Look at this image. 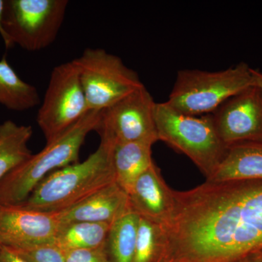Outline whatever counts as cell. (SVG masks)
<instances>
[{"mask_svg":"<svg viewBox=\"0 0 262 262\" xmlns=\"http://www.w3.org/2000/svg\"><path fill=\"white\" fill-rule=\"evenodd\" d=\"M173 196L161 226L165 258L238 262L262 251V180L206 181Z\"/></svg>","mask_w":262,"mask_h":262,"instance_id":"cell-1","label":"cell"},{"mask_svg":"<svg viewBox=\"0 0 262 262\" xmlns=\"http://www.w3.org/2000/svg\"><path fill=\"white\" fill-rule=\"evenodd\" d=\"M111 144L101 141L95 152L82 163L48 174L19 205L34 211L59 213L115 182Z\"/></svg>","mask_w":262,"mask_h":262,"instance_id":"cell-2","label":"cell"},{"mask_svg":"<svg viewBox=\"0 0 262 262\" xmlns=\"http://www.w3.org/2000/svg\"><path fill=\"white\" fill-rule=\"evenodd\" d=\"M100 112H88L75 125L47 143L42 151L32 155L5 176L0 181V205L22 204L48 174L78 163L79 153L86 137L97 129Z\"/></svg>","mask_w":262,"mask_h":262,"instance_id":"cell-3","label":"cell"},{"mask_svg":"<svg viewBox=\"0 0 262 262\" xmlns=\"http://www.w3.org/2000/svg\"><path fill=\"white\" fill-rule=\"evenodd\" d=\"M155 120L159 141L187 156L209 180L228 148L217 134L211 114L184 115L165 101L155 104Z\"/></svg>","mask_w":262,"mask_h":262,"instance_id":"cell-4","label":"cell"},{"mask_svg":"<svg viewBox=\"0 0 262 262\" xmlns=\"http://www.w3.org/2000/svg\"><path fill=\"white\" fill-rule=\"evenodd\" d=\"M251 69L247 63L241 62L217 72L179 71L165 102L184 115L211 114L231 96L255 84Z\"/></svg>","mask_w":262,"mask_h":262,"instance_id":"cell-5","label":"cell"},{"mask_svg":"<svg viewBox=\"0 0 262 262\" xmlns=\"http://www.w3.org/2000/svg\"><path fill=\"white\" fill-rule=\"evenodd\" d=\"M72 61L78 70L89 111H101L144 85L120 57L101 48H86Z\"/></svg>","mask_w":262,"mask_h":262,"instance_id":"cell-6","label":"cell"},{"mask_svg":"<svg viewBox=\"0 0 262 262\" xmlns=\"http://www.w3.org/2000/svg\"><path fill=\"white\" fill-rule=\"evenodd\" d=\"M67 0H5L3 28L14 47L42 51L56 40L64 20Z\"/></svg>","mask_w":262,"mask_h":262,"instance_id":"cell-7","label":"cell"},{"mask_svg":"<svg viewBox=\"0 0 262 262\" xmlns=\"http://www.w3.org/2000/svg\"><path fill=\"white\" fill-rule=\"evenodd\" d=\"M89 112L79 75L73 61L57 66L49 83L37 122L47 143L54 140Z\"/></svg>","mask_w":262,"mask_h":262,"instance_id":"cell-8","label":"cell"},{"mask_svg":"<svg viewBox=\"0 0 262 262\" xmlns=\"http://www.w3.org/2000/svg\"><path fill=\"white\" fill-rule=\"evenodd\" d=\"M156 102L145 85L100 112L97 129L101 141L110 144L158 139L155 120Z\"/></svg>","mask_w":262,"mask_h":262,"instance_id":"cell-9","label":"cell"},{"mask_svg":"<svg viewBox=\"0 0 262 262\" xmlns=\"http://www.w3.org/2000/svg\"><path fill=\"white\" fill-rule=\"evenodd\" d=\"M211 115L217 134L227 147L262 142V89L256 84L231 96Z\"/></svg>","mask_w":262,"mask_h":262,"instance_id":"cell-10","label":"cell"},{"mask_svg":"<svg viewBox=\"0 0 262 262\" xmlns=\"http://www.w3.org/2000/svg\"><path fill=\"white\" fill-rule=\"evenodd\" d=\"M58 213L0 205V244L13 250L55 244L60 228Z\"/></svg>","mask_w":262,"mask_h":262,"instance_id":"cell-11","label":"cell"},{"mask_svg":"<svg viewBox=\"0 0 262 262\" xmlns=\"http://www.w3.org/2000/svg\"><path fill=\"white\" fill-rule=\"evenodd\" d=\"M128 196L133 212L158 225H165L173 212V190L155 163L137 179Z\"/></svg>","mask_w":262,"mask_h":262,"instance_id":"cell-12","label":"cell"},{"mask_svg":"<svg viewBox=\"0 0 262 262\" xmlns=\"http://www.w3.org/2000/svg\"><path fill=\"white\" fill-rule=\"evenodd\" d=\"M131 211L128 194L114 182L58 215L61 226L80 222L113 225Z\"/></svg>","mask_w":262,"mask_h":262,"instance_id":"cell-13","label":"cell"},{"mask_svg":"<svg viewBox=\"0 0 262 262\" xmlns=\"http://www.w3.org/2000/svg\"><path fill=\"white\" fill-rule=\"evenodd\" d=\"M262 180V142L228 146L227 154L210 182Z\"/></svg>","mask_w":262,"mask_h":262,"instance_id":"cell-14","label":"cell"},{"mask_svg":"<svg viewBox=\"0 0 262 262\" xmlns=\"http://www.w3.org/2000/svg\"><path fill=\"white\" fill-rule=\"evenodd\" d=\"M111 146L115 182L128 194L137 179L154 163L151 158L153 144L128 142Z\"/></svg>","mask_w":262,"mask_h":262,"instance_id":"cell-15","label":"cell"},{"mask_svg":"<svg viewBox=\"0 0 262 262\" xmlns=\"http://www.w3.org/2000/svg\"><path fill=\"white\" fill-rule=\"evenodd\" d=\"M33 130L8 120L0 124V181L32 155L28 144Z\"/></svg>","mask_w":262,"mask_h":262,"instance_id":"cell-16","label":"cell"},{"mask_svg":"<svg viewBox=\"0 0 262 262\" xmlns=\"http://www.w3.org/2000/svg\"><path fill=\"white\" fill-rule=\"evenodd\" d=\"M39 103L37 89L19 77L4 55L0 59V105L13 111L22 112Z\"/></svg>","mask_w":262,"mask_h":262,"instance_id":"cell-17","label":"cell"},{"mask_svg":"<svg viewBox=\"0 0 262 262\" xmlns=\"http://www.w3.org/2000/svg\"><path fill=\"white\" fill-rule=\"evenodd\" d=\"M112 225L80 222L60 226L55 244L63 252L104 246Z\"/></svg>","mask_w":262,"mask_h":262,"instance_id":"cell-18","label":"cell"},{"mask_svg":"<svg viewBox=\"0 0 262 262\" xmlns=\"http://www.w3.org/2000/svg\"><path fill=\"white\" fill-rule=\"evenodd\" d=\"M139 219L131 211L111 225L104 245L108 262H134Z\"/></svg>","mask_w":262,"mask_h":262,"instance_id":"cell-19","label":"cell"},{"mask_svg":"<svg viewBox=\"0 0 262 262\" xmlns=\"http://www.w3.org/2000/svg\"><path fill=\"white\" fill-rule=\"evenodd\" d=\"M163 251L161 226L140 216L134 262H160Z\"/></svg>","mask_w":262,"mask_h":262,"instance_id":"cell-20","label":"cell"},{"mask_svg":"<svg viewBox=\"0 0 262 262\" xmlns=\"http://www.w3.org/2000/svg\"><path fill=\"white\" fill-rule=\"evenodd\" d=\"M13 251L30 262H66L64 252L55 244L40 245Z\"/></svg>","mask_w":262,"mask_h":262,"instance_id":"cell-21","label":"cell"},{"mask_svg":"<svg viewBox=\"0 0 262 262\" xmlns=\"http://www.w3.org/2000/svg\"><path fill=\"white\" fill-rule=\"evenodd\" d=\"M66 262H108L104 246L65 251Z\"/></svg>","mask_w":262,"mask_h":262,"instance_id":"cell-22","label":"cell"},{"mask_svg":"<svg viewBox=\"0 0 262 262\" xmlns=\"http://www.w3.org/2000/svg\"><path fill=\"white\" fill-rule=\"evenodd\" d=\"M0 262H30L20 256L18 253L12 250L11 248L3 246L1 254H0Z\"/></svg>","mask_w":262,"mask_h":262,"instance_id":"cell-23","label":"cell"},{"mask_svg":"<svg viewBox=\"0 0 262 262\" xmlns=\"http://www.w3.org/2000/svg\"><path fill=\"white\" fill-rule=\"evenodd\" d=\"M5 0H0V36L3 38L6 49L13 48V45L10 42L4 28H3V14H4Z\"/></svg>","mask_w":262,"mask_h":262,"instance_id":"cell-24","label":"cell"},{"mask_svg":"<svg viewBox=\"0 0 262 262\" xmlns=\"http://www.w3.org/2000/svg\"><path fill=\"white\" fill-rule=\"evenodd\" d=\"M238 262H262V251L249 255Z\"/></svg>","mask_w":262,"mask_h":262,"instance_id":"cell-25","label":"cell"},{"mask_svg":"<svg viewBox=\"0 0 262 262\" xmlns=\"http://www.w3.org/2000/svg\"><path fill=\"white\" fill-rule=\"evenodd\" d=\"M251 72H252L255 84L262 89V72L258 70H255V69H251Z\"/></svg>","mask_w":262,"mask_h":262,"instance_id":"cell-26","label":"cell"},{"mask_svg":"<svg viewBox=\"0 0 262 262\" xmlns=\"http://www.w3.org/2000/svg\"><path fill=\"white\" fill-rule=\"evenodd\" d=\"M160 262H184L181 260L175 259V258H169V259L162 260Z\"/></svg>","mask_w":262,"mask_h":262,"instance_id":"cell-27","label":"cell"},{"mask_svg":"<svg viewBox=\"0 0 262 262\" xmlns=\"http://www.w3.org/2000/svg\"><path fill=\"white\" fill-rule=\"evenodd\" d=\"M2 248H3V245L0 244V254H1Z\"/></svg>","mask_w":262,"mask_h":262,"instance_id":"cell-28","label":"cell"}]
</instances>
